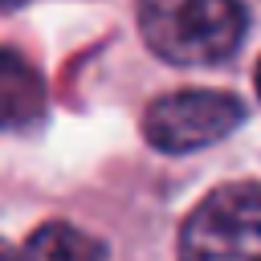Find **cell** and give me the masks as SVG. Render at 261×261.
<instances>
[{
    "instance_id": "cell-6",
    "label": "cell",
    "mask_w": 261,
    "mask_h": 261,
    "mask_svg": "<svg viewBox=\"0 0 261 261\" xmlns=\"http://www.w3.org/2000/svg\"><path fill=\"white\" fill-rule=\"evenodd\" d=\"M0 261H20V257H16V253H12V249H8L4 241H0Z\"/></svg>"
},
{
    "instance_id": "cell-1",
    "label": "cell",
    "mask_w": 261,
    "mask_h": 261,
    "mask_svg": "<svg viewBox=\"0 0 261 261\" xmlns=\"http://www.w3.org/2000/svg\"><path fill=\"white\" fill-rule=\"evenodd\" d=\"M241 0H139V33L171 65H220L245 41Z\"/></svg>"
},
{
    "instance_id": "cell-8",
    "label": "cell",
    "mask_w": 261,
    "mask_h": 261,
    "mask_svg": "<svg viewBox=\"0 0 261 261\" xmlns=\"http://www.w3.org/2000/svg\"><path fill=\"white\" fill-rule=\"evenodd\" d=\"M253 86H257V98H261V61H257V69H253Z\"/></svg>"
},
{
    "instance_id": "cell-2",
    "label": "cell",
    "mask_w": 261,
    "mask_h": 261,
    "mask_svg": "<svg viewBox=\"0 0 261 261\" xmlns=\"http://www.w3.org/2000/svg\"><path fill=\"white\" fill-rule=\"evenodd\" d=\"M179 261H261V179L212 188L179 228Z\"/></svg>"
},
{
    "instance_id": "cell-5",
    "label": "cell",
    "mask_w": 261,
    "mask_h": 261,
    "mask_svg": "<svg viewBox=\"0 0 261 261\" xmlns=\"http://www.w3.org/2000/svg\"><path fill=\"white\" fill-rule=\"evenodd\" d=\"M24 261H106V249L90 232H82L65 220H49L29 237Z\"/></svg>"
},
{
    "instance_id": "cell-4",
    "label": "cell",
    "mask_w": 261,
    "mask_h": 261,
    "mask_svg": "<svg viewBox=\"0 0 261 261\" xmlns=\"http://www.w3.org/2000/svg\"><path fill=\"white\" fill-rule=\"evenodd\" d=\"M45 110L41 73L12 49H0V130L29 126Z\"/></svg>"
},
{
    "instance_id": "cell-3",
    "label": "cell",
    "mask_w": 261,
    "mask_h": 261,
    "mask_svg": "<svg viewBox=\"0 0 261 261\" xmlns=\"http://www.w3.org/2000/svg\"><path fill=\"white\" fill-rule=\"evenodd\" d=\"M245 118V106L224 90H175L147 106L143 135L155 151L184 155L220 143L228 130H237Z\"/></svg>"
},
{
    "instance_id": "cell-7",
    "label": "cell",
    "mask_w": 261,
    "mask_h": 261,
    "mask_svg": "<svg viewBox=\"0 0 261 261\" xmlns=\"http://www.w3.org/2000/svg\"><path fill=\"white\" fill-rule=\"evenodd\" d=\"M24 0H0V12H8V8H20Z\"/></svg>"
}]
</instances>
